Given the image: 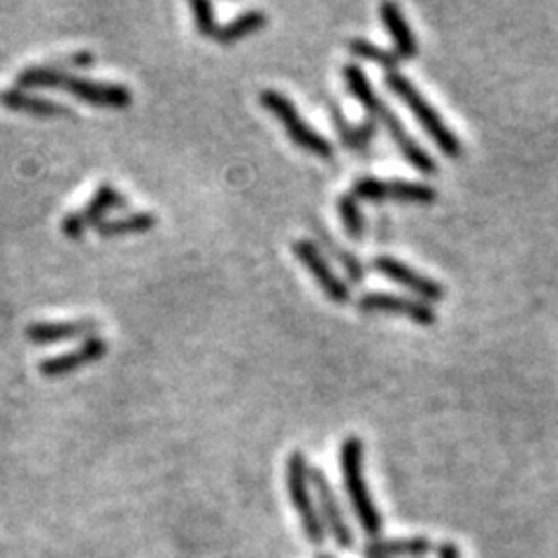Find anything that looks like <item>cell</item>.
I'll use <instances>...</instances> for the list:
<instances>
[{"label": "cell", "instance_id": "obj_1", "mask_svg": "<svg viewBox=\"0 0 558 558\" xmlns=\"http://www.w3.org/2000/svg\"><path fill=\"white\" fill-rule=\"evenodd\" d=\"M343 77H345V84H347V89H349V94L359 100V103L363 106V110L368 112V116L372 122H380L384 128H386V133L392 135L394 138V142L398 145V149H400V154L405 157V161H410L417 171L421 173V175H435L437 173V163H435V159L429 154V151L421 147L412 135H410V131L402 126V122L398 120L396 116V112L388 108L384 100L375 94V89H372V84H370V79L365 77V73L361 71V65H357V63H347L345 67H343Z\"/></svg>", "mask_w": 558, "mask_h": 558}, {"label": "cell", "instance_id": "obj_2", "mask_svg": "<svg viewBox=\"0 0 558 558\" xmlns=\"http://www.w3.org/2000/svg\"><path fill=\"white\" fill-rule=\"evenodd\" d=\"M16 89H65L77 100L98 108H128L133 103V94L124 84L79 77L73 73L57 71V67L45 63L30 65L16 75Z\"/></svg>", "mask_w": 558, "mask_h": 558}, {"label": "cell", "instance_id": "obj_3", "mask_svg": "<svg viewBox=\"0 0 558 558\" xmlns=\"http://www.w3.org/2000/svg\"><path fill=\"white\" fill-rule=\"evenodd\" d=\"M384 84L386 89L394 96H398L405 103V108L414 114V120L431 135V140L437 145V149L443 151V154H447L449 159H459L463 154V145L459 135L451 131V126L443 120V114H439L431 100L419 91L414 82H410L400 71H388L384 75Z\"/></svg>", "mask_w": 558, "mask_h": 558}, {"label": "cell", "instance_id": "obj_4", "mask_svg": "<svg viewBox=\"0 0 558 558\" xmlns=\"http://www.w3.org/2000/svg\"><path fill=\"white\" fill-rule=\"evenodd\" d=\"M340 466H343V482L345 492L351 503V510L357 514L361 529L368 537H375L382 533V514L377 510L375 500L370 496V488L363 475V443L351 435L340 447Z\"/></svg>", "mask_w": 558, "mask_h": 558}, {"label": "cell", "instance_id": "obj_5", "mask_svg": "<svg viewBox=\"0 0 558 558\" xmlns=\"http://www.w3.org/2000/svg\"><path fill=\"white\" fill-rule=\"evenodd\" d=\"M261 103L270 114L275 116L277 122H282V126L286 128V135H289L294 145L310 151V154H314L319 159L335 157V149H333L331 140L324 138L321 133H317L306 120H302L298 108L294 106V100L289 96H284L277 89H265V91H261Z\"/></svg>", "mask_w": 558, "mask_h": 558}, {"label": "cell", "instance_id": "obj_6", "mask_svg": "<svg viewBox=\"0 0 558 558\" xmlns=\"http://www.w3.org/2000/svg\"><path fill=\"white\" fill-rule=\"evenodd\" d=\"M286 488H289V498L300 517L302 531H306L312 545H321L326 537V529L310 494V466L300 451H294L289 456V463H286Z\"/></svg>", "mask_w": 558, "mask_h": 558}, {"label": "cell", "instance_id": "obj_7", "mask_svg": "<svg viewBox=\"0 0 558 558\" xmlns=\"http://www.w3.org/2000/svg\"><path fill=\"white\" fill-rule=\"evenodd\" d=\"M128 206L124 194H120V189L112 184H100L98 191L91 196V200L87 202V208L79 210V212H71L61 224L63 235L67 238H82L84 233L89 228H98L100 224L106 222V214L112 210H124Z\"/></svg>", "mask_w": 558, "mask_h": 558}, {"label": "cell", "instance_id": "obj_8", "mask_svg": "<svg viewBox=\"0 0 558 558\" xmlns=\"http://www.w3.org/2000/svg\"><path fill=\"white\" fill-rule=\"evenodd\" d=\"M357 200H405V202H433L437 191L429 184L408 182V179H377L361 177L354 182L351 191Z\"/></svg>", "mask_w": 558, "mask_h": 558}, {"label": "cell", "instance_id": "obj_9", "mask_svg": "<svg viewBox=\"0 0 558 558\" xmlns=\"http://www.w3.org/2000/svg\"><path fill=\"white\" fill-rule=\"evenodd\" d=\"M292 249L296 253V259L308 268V273L317 280L321 289H324L328 300L337 302V306H347V302L351 300L349 284L345 280H340V275H337L335 270L331 268V263L324 257V251H321L319 243H314V240H294Z\"/></svg>", "mask_w": 558, "mask_h": 558}, {"label": "cell", "instance_id": "obj_10", "mask_svg": "<svg viewBox=\"0 0 558 558\" xmlns=\"http://www.w3.org/2000/svg\"><path fill=\"white\" fill-rule=\"evenodd\" d=\"M310 486L314 488L319 517H321V521H324V529L331 531L337 547H340V549H351L354 547V533H351L349 523L345 519V512H343L340 503H337V496L333 492L328 478L324 475V470L310 468Z\"/></svg>", "mask_w": 558, "mask_h": 558}, {"label": "cell", "instance_id": "obj_11", "mask_svg": "<svg viewBox=\"0 0 558 558\" xmlns=\"http://www.w3.org/2000/svg\"><path fill=\"white\" fill-rule=\"evenodd\" d=\"M357 308L361 312H386V314H400L405 319L414 321L419 326H433L437 317L433 306L419 298H408L398 294L386 292H370L357 300Z\"/></svg>", "mask_w": 558, "mask_h": 558}, {"label": "cell", "instance_id": "obj_12", "mask_svg": "<svg viewBox=\"0 0 558 558\" xmlns=\"http://www.w3.org/2000/svg\"><path fill=\"white\" fill-rule=\"evenodd\" d=\"M372 268L377 270V273H382L384 277H388L392 282L405 286V289H410L414 296H419V300L424 302H437L445 298V286L439 284L437 280L419 273V270L410 268L408 263H402L394 257H377L375 261H372Z\"/></svg>", "mask_w": 558, "mask_h": 558}, {"label": "cell", "instance_id": "obj_13", "mask_svg": "<svg viewBox=\"0 0 558 558\" xmlns=\"http://www.w3.org/2000/svg\"><path fill=\"white\" fill-rule=\"evenodd\" d=\"M100 331V324L91 317L75 321H36L26 328V337L33 345H59L71 340H89Z\"/></svg>", "mask_w": 558, "mask_h": 558}, {"label": "cell", "instance_id": "obj_14", "mask_svg": "<svg viewBox=\"0 0 558 558\" xmlns=\"http://www.w3.org/2000/svg\"><path fill=\"white\" fill-rule=\"evenodd\" d=\"M108 354V343L103 340L100 335L89 337V340H84L79 347L59 354V357L52 359H45L40 363V372L49 380H57V377H65L71 375V372L84 368V365H91L96 361H100Z\"/></svg>", "mask_w": 558, "mask_h": 558}, {"label": "cell", "instance_id": "obj_15", "mask_svg": "<svg viewBox=\"0 0 558 558\" xmlns=\"http://www.w3.org/2000/svg\"><path fill=\"white\" fill-rule=\"evenodd\" d=\"M0 103L14 112L40 116V120H52V116H71V112H73L67 106L59 103V100H49V98L28 94V91L16 89V87L0 91Z\"/></svg>", "mask_w": 558, "mask_h": 558}, {"label": "cell", "instance_id": "obj_16", "mask_svg": "<svg viewBox=\"0 0 558 558\" xmlns=\"http://www.w3.org/2000/svg\"><path fill=\"white\" fill-rule=\"evenodd\" d=\"M380 16L384 22V28L388 30V36L394 38L396 57L400 61L414 59L419 52V45H417V36H414L410 22L405 20L402 10L396 3H384V5H380Z\"/></svg>", "mask_w": 558, "mask_h": 558}, {"label": "cell", "instance_id": "obj_17", "mask_svg": "<svg viewBox=\"0 0 558 558\" xmlns=\"http://www.w3.org/2000/svg\"><path fill=\"white\" fill-rule=\"evenodd\" d=\"M433 551L429 537H394L370 540L365 545V558H421Z\"/></svg>", "mask_w": 558, "mask_h": 558}, {"label": "cell", "instance_id": "obj_18", "mask_svg": "<svg viewBox=\"0 0 558 558\" xmlns=\"http://www.w3.org/2000/svg\"><path fill=\"white\" fill-rule=\"evenodd\" d=\"M265 24H268V14L263 10H245L240 14H235L228 24L216 26L214 40L219 45L240 42L243 38L251 36V33L261 30Z\"/></svg>", "mask_w": 558, "mask_h": 558}, {"label": "cell", "instance_id": "obj_19", "mask_svg": "<svg viewBox=\"0 0 558 558\" xmlns=\"http://www.w3.org/2000/svg\"><path fill=\"white\" fill-rule=\"evenodd\" d=\"M154 226H157V214L131 212V214L116 216V219H106V222L98 226V235H103V238H122V235L145 233Z\"/></svg>", "mask_w": 558, "mask_h": 558}, {"label": "cell", "instance_id": "obj_20", "mask_svg": "<svg viewBox=\"0 0 558 558\" xmlns=\"http://www.w3.org/2000/svg\"><path fill=\"white\" fill-rule=\"evenodd\" d=\"M331 120H333L337 133H340L343 142H345L349 149L363 151V149L370 145V140L375 138V126H377V122H372L370 116H368V120H365L363 124H359V126H349L347 120H345L343 110L337 108V106H333V108H331Z\"/></svg>", "mask_w": 558, "mask_h": 558}, {"label": "cell", "instance_id": "obj_21", "mask_svg": "<svg viewBox=\"0 0 558 558\" xmlns=\"http://www.w3.org/2000/svg\"><path fill=\"white\" fill-rule=\"evenodd\" d=\"M349 52H351L354 57H357V59L375 61V63L384 65L386 73H388V71H398L400 59L396 57L394 49H384V47H380V45H375V42H370V40H365V38H354V40H349Z\"/></svg>", "mask_w": 558, "mask_h": 558}, {"label": "cell", "instance_id": "obj_22", "mask_svg": "<svg viewBox=\"0 0 558 558\" xmlns=\"http://www.w3.org/2000/svg\"><path fill=\"white\" fill-rule=\"evenodd\" d=\"M337 212H340V219H343L349 238L361 240L363 231H365V219H363L359 200L354 198L351 194L340 196V200H337Z\"/></svg>", "mask_w": 558, "mask_h": 558}, {"label": "cell", "instance_id": "obj_23", "mask_svg": "<svg viewBox=\"0 0 558 558\" xmlns=\"http://www.w3.org/2000/svg\"><path fill=\"white\" fill-rule=\"evenodd\" d=\"M314 231H319V235H321V245L328 247V251L333 253V257L343 263V268L347 270L349 280H351L354 284H361V282H363V275H365L363 263H361L357 257H354V253H349L347 249H343L340 245H335V240L331 238V235H328L326 231H321V228H317V226H314Z\"/></svg>", "mask_w": 558, "mask_h": 558}, {"label": "cell", "instance_id": "obj_24", "mask_svg": "<svg viewBox=\"0 0 558 558\" xmlns=\"http://www.w3.org/2000/svg\"><path fill=\"white\" fill-rule=\"evenodd\" d=\"M45 65H52L57 71L71 73V71H89V67L96 65V57L91 52H75V54H63L49 59Z\"/></svg>", "mask_w": 558, "mask_h": 558}, {"label": "cell", "instance_id": "obj_25", "mask_svg": "<svg viewBox=\"0 0 558 558\" xmlns=\"http://www.w3.org/2000/svg\"><path fill=\"white\" fill-rule=\"evenodd\" d=\"M191 12H194V22L200 36L214 38L216 33V20H214V8L208 0H194L191 3Z\"/></svg>", "mask_w": 558, "mask_h": 558}, {"label": "cell", "instance_id": "obj_26", "mask_svg": "<svg viewBox=\"0 0 558 558\" xmlns=\"http://www.w3.org/2000/svg\"><path fill=\"white\" fill-rule=\"evenodd\" d=\"M437 558H461V549L454 543H443L437 549Z\"/></svg>", "mask_w": 558, "mask_h": 558}, {"label": "cell", "instance_id": "obj_27", "mask_svg": "<svg viewBox=\"0 0 558 558\" xmlns=\"http://www.w3.org/2000/svg\"><path fill=\"white\" fill-rule=\"evenodd\" d=\"M317 558H333V556H331V554H319Z\"/></svg>", "mask_w": 558, "mask_h": 558}]
</instances>
